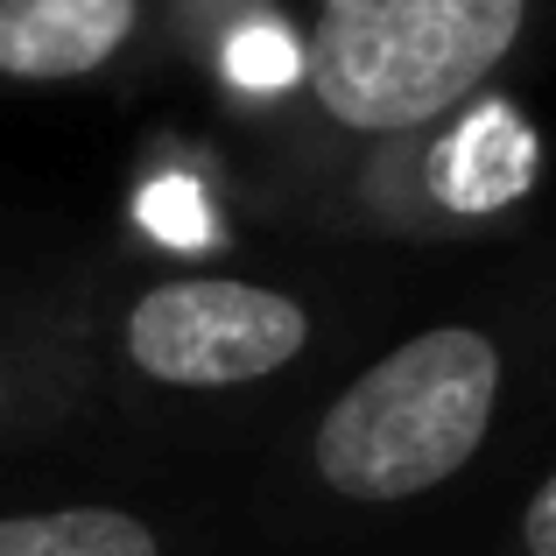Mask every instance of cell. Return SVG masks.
<instances>
[{
    "label": "cell",
    "instance_id": "obj_1",
    "mask_svg": "<svg viewBox=\"0 0 556 556\" xmlns=\"http://www.w3.org/2000/svg\"><path fill=\"white\" fill-rule=\"evenodd\" d=\"M507 408V345L486 325H430L388 345L311 437V465L345 507H408L486 451Z\"/></svg>",
    "mask_w": 556,
    "mask_h": 556
},
{
    "label": "cell",
    "instance_id": "obj_2",
    "mask_svg": "<svg viewBox=\"0 0 556 556\" xmlns=\"http://www.w3.org/2000/svg\"><path fill=\"white\" fill-rule=\"evenodd\" d=\"M529 14L535 0H325L303 85L345 135H416L521 50Z\"/></svg>",
    "mask_w": 556,
    "mask_h": 556
},
{
    "label": "cell",
    "instance_id": "obj_3",
    "mask_svg": "<svg viewBox=\"0 0 556 556\" xmlns=\"http://www.w3.org/2000/svg\"><path fill=\"white\" fill-rule=\"evenodd\" d=\"M317 339L311 303L240 275H163L121 317V359L169 394H232L289 374Z\"/></svg>",
    "mask_w": 556,
    "mask_h": 556
},
{
    "label": "cell",
    "instance_id": "obj_4",
    "mask_svg": "<svg viewBox=\"0 0 556 556\" xmlns=\"http://www.w3.org/2000/svg\"><path fill=\"white\" fill-rule=\"evenodd\" d=\"M141 28V0H0V78L71 85L121 64Z\"/></svg>",
    "mask_w": 556,
    "mask_h": 556
},
{
    "label": "cell",
    "instance_id": "obj_5",
    "mask_svg": "<svg viewBox=\"0 0 556 556\" xmlns=\"http://www.w3.org/2000/svg\"><path fill=\"white\" fill-rule=\"evenodd\" d=\"M0 556H169V543L135 507L71 501V507L0 515Z\"/></svg>",
    "mask_w": 556,
    "mask_h": 556
},
{
    "label": "cell",
    "instance_id": "obj_6",
    "mask_svg": "<svg viewBox=\"0 0 556 556\" xmlns=\"http://www.w3.org/2000/svg\"><path fill=\"white\" fill-rule=\"evenodd\" d=\"M521 556H556V472H543V486L521 507Z\"/></svg>",
    "mask_w": 556,
    "mask_h": 556
},
{
    "label": "cell",
    "instance_id": "obj_7",
    "mask_svg": "<svg viewBox=\"0 0 556 556\" xmlns=\"http://www.w3.org/2000/svg\"><path fill=\"white\" fill-rule=\"evenodd\" d=\"M0 416H8V367H0Z\"/></svg>",
    "mask_w": 556,
    "mask_h": 556
}]
</instances>
